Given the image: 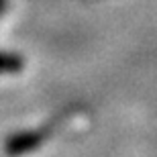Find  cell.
Instances as JSON below:
<instances>
[{
	"label": "cell",
	"mask_w": 157,
	"mask_h": 157,
	"mask_svg": "<svg viewBox=\"0 0 157 157\" xmlns=\"http://www.w3.org/2000/svg\"><path fill=\"white\" fill-rule=\"evenodd\" d=\"M6 8H8V0H0V14H4Z\"/></svg>",
	"instance_id": "cell-2"
},
{
	"label": "cell",
	"mask_w": 157,
	"mask_h": 157,
	"mask_svg": "<svg viewBox=\"0 0 157 157\" xmlns=\"http://www.w3.org/2000/svg\"><path fill=\"white\" fill-rule=\"evenodd\" d=\"M25 67V59L17 53L0 51V74H17Z\"/></svg>",
	"instance_id": "cell-1"
}]
</instances>
